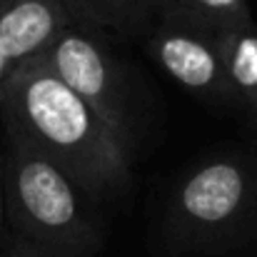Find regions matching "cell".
<instances>
[{
    "label": "cell",
    "mask_w": 257,
    "mask_h": 257,
    "mask_svg": "<svg viewBox=\"0 0 257 257\" xmlns=\"http://www.w3.org/2000/svg\"><path fill=\"white\" fill-rule=\"evenodd\" d=\"M65 8L80 25L140 40L170 18V0H65Z\"/></svg>",
    "instance_id": "7"
},
{
    "label": "cell",
    "mask_w": 257,
    "mask_h": 257,
    "mask_svg": "<svg viewBox=\"0 0 257 257\" xmlns=\"http://www.w3.org/2000/svg\"><path fill=\"white\" fill-rule=\"evenodd\" d=\"M73 23L65 0H0V83Z\"/></svg>",
    "instance_id": "6"
},
{
    "label": "cell",
    "mask_w": 257,
    "mask_h": 257,
    "mask_svg": "<svg viewBox=\"0 0 257 257\" xmlns=\"http://www.w3.org/2000/svg\"><path fill=\"white\" fill-rule=\"evenodd\" d=\"M143 48L150 60L187 92L212 102H235L217 35L170 15L143 38Z\"/></svg>",
    "instance_id": "5"
},
{
    "label": "cell",
    "mask_w": 257,
    "mask_h": 257,
    "mask_svg": "<svg viewBox=\"0 0 257 257\" xmlns=\"http://www.w3.org/2000/svg\"><path fill=\"white\" fill-rule=\"evenodd\" d=\"M0 112L8 138L48 158L97 205L127 190L135 148L40 63L28 60L3 78Z\"/></svg>",
    "instance_id": "1"
},
{
    "label": "cell",
    "mask_w": 257,
    "mask_h": 257,
    "mask_svg": "<svg viewBox=\"0 0 257 257\" xmlns=\"http://www.w3.org/2000/svg\"><path fill=\"white\" fill-rule=\"evenodd\" d=\"M8 225H5V160L0 158V242L5 235Z\"/></svg>",
    "instance_id": "10"
},
{
    "label": "cell",
    "mask_w": 257,
    "mask_h": 257,
    "mask_svg": "<svg viewBox=\"0 0 257 257\" xmlns=\"http://www.w3.org/2000/svg\"><path fill=\"white\" fill-rule=\"evenodd\" d=\"M5 225L40 257H97L105 225L97 202L58 165L10 138Z\"/></svg>",
    "instance_id": "3"
},
{
    "label": "cell",
    "mask_w": 257,
    "mask_h": 257,
    "mask_svg": "<svg viewBox=\"0 0 257 257\" xmlns=\"http://www.w3.org/2000/svg\"><path fill=\"white\" fill-rule=\"evenodd\" d=\"M135 148V97L125 63L87 25L70 23L35 58Z\"/></svg>",
    "instance_id": "4"
},
{
    "label": "cell",
    "mask_w": 257,
    "mask_h": 257,
    "mask_svg": "<svg viewBox=\"0 0 257 257\" xmlns=\"http://www.w3.org/2000/svg\"><path fill=\"white\" fill-rule=\"evenodd\" d=\"M5 257H40V255H38L30 245H25V242H20V240L13 237V242H10V247H8Z\"/></svg>",
    "instance_id": "11"
},
{
    "label": "cell",
    "mask_w": 257,
    "mask_h": 257,
    "mask_svg": "<svg viewBox=\"0 0 257 257\" xmlns=\"http://www.w3.org/2000/svg\"><path fill=\"white\" fill-rule=\"evenodd\" d=\"M160 240L170 257H232L257 245V153L195 163L165 202Z\"/></svg>",
    "instance_id": "2"
},
{
    "label": "cell",
    "mask_w": 257,
    "mask_h": 257,
    "mask_svg": "<svg viewBox=\"0 0 257 257\" xmlns=\"http://www.w3.org/2000/svg\"><path fill=\"white\" fill-rule=\"evenodd\" d=\"M220 45L235 105L257 120V23L220 35Z\"/></svg>",
    "instance_id": "8"
},
{
    "label": "cell",
    "mask_w": 257,
    "mask_h": 257,
    "mask_svg": "<svg viewBox=\"0 0 257 257\" xmlns=\"http://www.w3.org/2000/svg\"><path fill=\"white\" fill-rule=\"evenodd\" d=\"M170 15L192 23L217 38L252 23V10L247 0H170Z\"/></svg>",
    "instance_id": "9"
}]
</instances>
